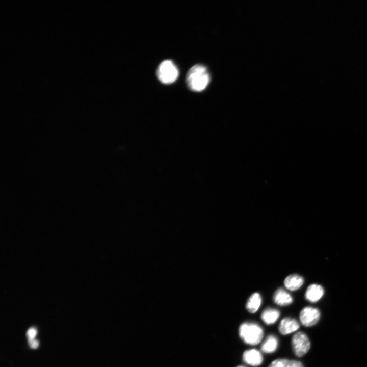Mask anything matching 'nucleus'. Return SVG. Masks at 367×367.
<instances>
[{
	"instance_id": "20e7f679",
	"label": "nucleus",
	"mask_w": 367,
	"mask_h": 367,
	"mask_svg": "<svg viewBox=\"0 0 367 367\" xmlns=\"http://www.w3.org/2000/svg\"><path fill=\"white\" fill-rule=\"evenodd\" d=\"M293 350L297 357L306 354L310 348V343L307 335L302 332L296 333L292 338Z\"/></svg>"
},
{
	"instance_id": "9b49d317",
	"label": "nucleus",
	"mask_w": 367,
	"mask_h": 367,
	"mask_svg": "<svg viewBox=\"0 0 367 367\" xmlns=\"http://www.w3.org/2000/svg\"><path fill=\"white\" fill-rule=\"evenodd\" d=\"M278 341L273 335H268L261 345V351L266 353H272L275 352L278 347Z\"/></svg>"
},
{
	"instance_id": "2eb2a0df",
	"label": "nucleus",
	"mask_w": 367,
	"mask_h": 367,
	"mask_svg": "<svg viewBox=\"0 0 367 367\" xmlns=\"http://www.w3.org/2000/svg\"><path fill=\"white\" fill-rule=\"evenodd\" d=\"M26 334L29 342L32 340L35 339L37 335V330L34 327H31L28 330Z\"/></svg>"
},
{
	"instance_id": "7ed1b4c3",
	"label": "nucleus",
	"mask_w": 367,
	"mask_h": 367,
	"mask_svg": "<svg viewBox=\"0 0 367 367\" xmlns=\"http://www.w3.org/2000/svg\"><path fill=\"white\" fill-rule=\"evenodd\" d=\"M178 75L177 67L170 60H166L162 62L156 71L158 79L164 84H170L174 82L178 78Z\"/></svg>"
},
{
	"instance_id": "9d476101",
	"label": "nucleus",
	"mask_w": 367,
	"mask_h": 367,
	"mask_svg": "<svg viewBox=\"0 0 367 367\" xmlns=\"http://www.w3.org/2000/svg\"><path fill=\"white\" fill-rule=\"evenodd\" d=\"M303 278L296 274L289 275L284 281L285 287L290 291H295L299 289L303 285Z\"/></svg>"
},
{
	"instance_id": "f8f14e48",
	"label": "nucleus",
	"mask_w": 367,
	"mask_h": 367,
	"mask_svg": "<svg viewBox=\"0 0 367 367\" xmlns=\"http://www.w3.org/2000/svg\"><path fill=\"white\" fill-rule=\"evenodd\" d=\"M261 303V297L258 293L252 294L248 298L246 308L248 312L254 313L259 309Z\"/></svg>"
},
{
	"instance_id": "0eeeda50",
	"label": "nucleus",
	"mask_w": 367,
	"mask_h": 367,
	"mask_svg": "<svg viewBox=\"0 0 367 367\" xmlns=\"http://www.w3.org/2000/svg\"><path fill=\"white\" fill-rule=\"evenodd\" d=\"M299 327V323L295 319L285 317L280 321L278 330L281 334L286 335L296 331Z\"/></svg>"
},
{
	"instance_id": "a211bd4d",
	"label": "nucleus",
	"mask_w": 367,
	"mask_h": 367,
	"mask_svg": "<svg viewBox=\"0 0 367 367\" xmlns=\"http://www.w3.org/2000/svg\"><path fill=\"white\" fill-rule=\"evenodd\" d=\"M237 367H244V366H237Z\"/></svg>"
},
{
	"instance_id": "39448f33",
	"label": "nucleus",
	"mask_w": 367,
	"mask_h": 367,
	"mask_svg": "<svg viewBox=\"0 0 367 367\" xmlns=\"http://www.w3.org/2000/svg\"><path fill=\"white\" fill-rule=\"evenodd\" d=\"M301 323L305 326L310 327L316 325L320 318L319 309L312 307H305L300 312Z\"/></svg>"
},
{
	"instance_id": "f257e3e1",
	"label": "nucleus",
	"mask_w": 367,
	"mask_h": 367,
	"mask_svg": "<svg viewBox=\"0 0 367 367\" xmlns=\"http://www.w3.org/2000/svg\"><path fill=\"white\" fill-rule=\"evenodd\" d=\"M210 76L205 66L196 64L188 71L186 76V82L189 88L195 92H201L208 86Z\"/></svg>"
},
{
	"instance_id": "ddd939ff",
	"label": "nucleus",
	"mask_w": 367,
	"mask_h": 367,
	"mask_svg": "<svg viewBox=\"0 0 367 367\" xmlns=\"http://www.w3.org/2000/svg\"><path fill=\"white\" fill-rule=\"evenodd\" d=\"M280 316L279 311L274 308H267L261 314V318L267 325L273 324L277 320Z\"/></svg>"
},
{
	"instance_id": "f3484780",
	"label": "nucleus",
	"mask_w": 367,
	"mask_h": 367,
	"mask_svg": "<svg viewBox=\"0 0 367 367\" xmlns=\"http://www.w3.org/2000/svg\"><path fill=\"white\" fill-rule=\"evenodd\" d=\"M29 343L30 347L32 349H36L39 346L38 341L35 339L29 341Z\"/></svg>"
},
{
	"instance_id": "423d86ee",
	"label": "nucleus",
	"mask_w": 367,
	"mask_h": 367,
	"mask_svg": "<svg viewBox=\"0 0 367 367\" xmlns=\"http://www.w3.org/2000/svg\"><path fill=\"white\" fill-rule=\"evenodd\" d=\"M243 360L250 365L257 366L262 363L263 357L258 350L252 349L246 350L243 353Z\"/></svg>"
},
{
	"instance_id": "6e6552de",
	"label": "nucleus",
	"mask_w": 367,
	"mask_h": 367,
	"mask_svg": "<svg viewBox=\"0 0 367 367\" xmlns=\"http://www.w3.org/2000/svg\"><path fill=\"white\" fill-rule=\"evenodd\" d=\"M324 294L323 287L318 284L308 286L305 292V298L311 302H316L323 297Z\"/></svg>"
},
{
	"instance_id": "f03ea898",
	"label": "nucleus",
	"mask_w": 367,
	"mask_h": 367,
	"mask_svg": "<svg viewBox=\"0 0 367 367\" xmlns=\"http://www.w3.org/2000/svg\"><path fill=\"white\" fill-rule=\"evenodd\" d=\"M239 334L245 343L256 345L262 340L264 331L263 328L256 323H244L239 327Z\"/></svg>"
},
{
	"instance_id": "dca6fc26",
	"label": "nucleus",
	"mask_w": 367,
	"mask_h": 367,
	"mask_svg": "<svg viewBox=\"0 0 367 367\" xmlns=\"http://www.w3.org/2000/svg\"><path fill=\"white\" fill-rule=\"evenodd\" d=\"M286 367H303L302 363L297 360H288Z\"/></svg>"
},
{
	"instance_id": "1a4fd4ad",
	"label": "nucleus",
	"mask_w": 367,
	"mask_h": 367,
	"mask_svg": "<svg viewBox=\"0 0 367 367\" xmlns=\"http://www.w3.org/2000/svg\"><path fill=\"white\" fill-rule=\"evenodd\" d=\"M274 302L280 306H287L293 302L291 295L282 288L278 289L273 295Z\"/></svg>"
},
{
	"instance_id": "4468645a",
	"label": "nucleus",
	"mask_w": 367,
	"mask_h": 367,
	"mask_svg": "<svg viewBox=\"0 0 367 367\" xmlns=\"http://www.w3.org/2000/svg\"><path fill=\"white\" fill-rule=\"evenodd\" d=\"M288 359H277L272 361L268 367H286Z\"/></svg>"
}]
</instances>
